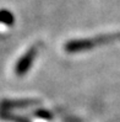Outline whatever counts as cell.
Here are the masks:
<instances>
[{
	"label": "cell",
	"instance_id": "obj_1",
	"mask_svg": "<svg viewBox=\"0 0 120 122\" xmlns=\"http://www.w3.org/2000/svg\"><path fill=\"white\" fill-rule=\"evenodd\" d=\"M120 37V33H111V35H101L93 38H83V40H72L65 43L64 49L67 53H79L83 51L92 49L94 46L105 45L109 42L116 41Z\"/></svg>",
	"mask_w": 120,
	"mask_h": 122
},
{
	"label": "cell",
	"instance_id": "obj_3",
	"mask_svg": "<svg viewBox=\"0 0 120 122\" xmlns=\"http://www.w3.org/2000/svg\"><path fill=\"white\" fill-rule=\"evenodd\" d=\"M38 104H40L39 100H31V99L3 100V101H0V109H1L3 111H8V110H15V109H25V107L38 105Z\"/></svg>",
	"mask_w": 120,
	"mask_h": 122
},
{
	"label": "cell",
	"instance_id": "obj_2",
	"mask_svg": "<svg viewBox=\"0 0 120 122\" xmlns=\"http://www.w3.org/2000/svg\"><path fill=\"white\" fill-rule=\"evenodd\" d=\"M37 53H38V46L34 45L31 48H28L27 52L17 61L16 66H15V74L17 76H23L31 69L34 59H36Z\"/></svg>",
	"mask_w": 120,
	"mask_h": 122
},
{
	"label": "cell",
	"instance_id": "obj_4",
	"mask_svg": "<svg viewBox=\"0 0 120 122\" xmlns=\"http://www.w3.org/2000/svg\"><path fill=\"white\" fill-rule=\"evenodd\" d=\"M0 118L4 121H9V122H31L28 118L23 116H18V115L11 113L9 111H0Z\"/></svg>",
	"mask_w": 120,
	"mask_h": 122
},
{
	"label": "cell",
	"instance_id": "obj_6",
	"mask_svg": "<svg viewBox=\"0 0 120 122\" xmlns=\"http://www.w3.org/2000/svg\"><path fill=\"white\" fill-rule=\"evenodd\" d=\"M33 115L38 118H43V120H47V121H52L53 120V115L52 112H49L48 110H44V109H38L33 112Z\"/></svg>",
	"mask_w": 120,
	"mask_h": 122
},
{
	"label": "cell",
	"instance_id": "obj_5",
	"mask_svg": "<svg viewBox=\"0 0 120 122\" xmlns=\"http://www.w3.org/2000/svg\"><path fill=\"white\" fill-rule=\"evenodd\" d=\"M13 15L8 10H0V24H4L6 26H11L13 24Z\"/></svg>",
	"mask_w": 120,
	"mask_h": 122
}]
</instances>
